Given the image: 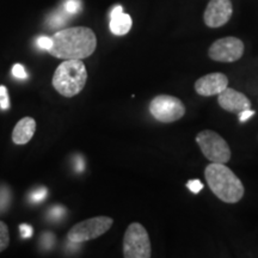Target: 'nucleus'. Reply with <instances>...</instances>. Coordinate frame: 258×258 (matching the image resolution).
I'll return each instance as SVG.
<instances>
[{"instance_id": "f257e3e1", "label": "nucleus", "mask_w": 258, "mask_h": 258, "mask_svg": "<svg viewBox=\"0 0 258 258\" xmlns=\"http://www.w3.org/2000/svg\"><path fill=\"white\" fill-rule=\"evenodd\" d=\"M49 53L57 59L83 60L89 57L97 47V38L91 29L76 27L57 31L51 37Z\"/></svg>"}, {"instance_id": "f03ea898", "label": "nucleus", "mask_w": 258, "mask_h": 258, "mask_svg": "<svg viewBox=\"0 0 258 258\" xmlns=\"http://www.w3.org/2000/svg\"><path fill=\"white\" fill-rule=\"evenodd\" d=\"M205 176L213 194L221 201L237 203L243 199L245 191L243 183L225 164H209L206 167Z\"/></svg>"}, {"instance_id": "7ed1b4c3", "label": "nucleus", "mask_w": 258, "mask_h": 258, "mask_svg": "<svg viewBox=\"0 0 258 258\" xmlns=\"http://www.w3.org/2000/svg\"><path fill=\"white\" fill-rule=\"evenodd\" d=\"M88 80V71L82 60H64L55 70L53 86L60 95L73 97L82 91Z\"/></svg>"}, {"instance_id": "20e7f679", "label": "nucleus", "mask_w": 258, "mask_h": 258, "mask_svg": "<svg viewBox=\"0 0 258 258\" xmlns=\"http://www.w3.org/2000/svg\"><path fill=\"white\" fill-rule=\"evenodd\" d=\"M151 241L146 228L139 222L128 226L123 238V256L125 258H150Z\"/></svg>"}, {"instance_id": "39448f33", "label": "nucleus", "mask_w": 258, "mask_h": 258, "mask_svg": "<svg viewBox=\"0 0 258 258\" xmlns=\"http://www.w3.org/2000/svg\"><path fill=\"white\" fill-rule=\"evenodd\" d=\"M196 143L203 156L212 163L226 164L231 159V150L225 139L213 131H202L196 137Z\"/></svg>"}, {"instance_id": "423d86ee", "label": "nucleus", "mask_w": 258, "mask_h": 258, "mask_svg": "<svg viewBox=\"0 0 258 258\" xmlns=\"http://www.w3.org/2000/svg\"><path fill=\"white\" fill-rule=\"evenodd\" d=\"M150 112L157 121L171 123L178 121L185 114V108L180 99L169 95L154 97L151 101Z\"/></svg>"}, {"instance_id": "0eeeda50", "label": "nucleus", "mask_w": 258, "mask_h": 258, "mask_svg": "<svg viewBox=\"0 0 258 258\" xmlns=\"http://www.w3.org/2000/svg\"><path fill=\"white\" fill-rule=\"evenodd\" d=\"M112 224H114L112 219L108 217L88 219V220L74 225L67 234V238L73 243H84V241L101 237L102 234L108 232V230H110Z\"/></svg>"}, {"instance_id": "6e6552de", "label": "nucleus", "mask_w": 258, "mask_h": 258, "mask_svg": "<svg viewBox=\"0 0 258 258\" xmlns=\"http://www.w3.org/2000/svg\"><path fill=\"white\" fill-rule=\"evenodd\" d=\"M244 54V43L237 37H224L215 41L208 50L212 60L218 62H234Z\"/></svg>"}, {"instance_id": "1a4fd4ad", "label": "nucleus", "mask_w": 258, "mask_h": 258, "mask_svg": "<svg viewBox=\"0 0 258 258\" xmlns=\"http://www.w3.org/2000/svg\"><path fill=\"white\" fill-rule=\"evenodd\" d=\"M233 14L231 0H211L206 9L203 19L209 28H220L230 21Z\"/></svg>"}, {"instance_id": "9d476101", "label": "nucleus", "mask_w": 258, "mask_h": 258, "mask_svg": "<svg viewBox=\"0 0 258 258\" xmlns=\"http://www.w3.org/2000/svg\"><path fill=\"white\" fill-rule=\"evenodd\" d=\"M228 86V79L222 73H211L196 80L195 90L199 95L209 97L219 95Z\"/></svg>"}, {"instance_id": "9b49d317", "label": "nucleus", "mask_w": 258, "mask_h": 258, "mask_svg": "<svg viewBox=\"0 0 258 258\" xmlns=\"http://www.w3.org/2000/svg\"><path fill=\"white\" fill-rule=\"evenodd\" d=\"M218 102L219 105H220L224 110L230 112H237V114L251 108L250 99L247 98L244 93L235 91L234 89H230L228 86L224 90V91L219 93Z\"/></svg>"}, {"instance_id": "f8f14e48", "label": "nucleus", "mask_w": 258, "mask_h": 258, "mask_svg": "<svg viewBox=\"0 0 258 258\" xmlns=\"http://www.w3.org/2000/svg\"><path fill=\"white\" fill-rule=\"evenodd\" d=\"M110 31L114 35L122 36L125 35L132 28V18L131 16L124 14L122 6L117 5L112 9L110 14Z\"/></svg>"}, {"instance_id": "ddd939ff", "label": "nucleus", "mask_w": 258, "mask_h": 258, "mask_svg": "<svg viewBox=\"0 0 258 258\" xmlns=\"http://www.w3.org/2000/svg\"><path fill=\"white\" fill-rule=\"evenodd\" d=\"M36 131V122L32 117H24L16 124L12 140L17 145H25L31 140Z\"/></svg>"}, {"instance_id": "4468645a", "label": "nucleus", "mask_w": 258, "mask_h": 258, "mask_svg": "<svg viewBox=\"0 0 258 258\" xmlns=\"http://www.w3.org/2000/svg\"><path fill=\"white\" fill-rule=\"evenodd\" d=\"M48 195V190L44 186H40V188L32 190V191L29 194V201L32 205H36V203H40L43 201L44 199L47 198Z\"/></svg>"}, {"instance_id": "2eb2a0df", "label": "nucleus", "mask_w": 258, "mask_h": 258, "mask_svg": "<svg viewBox=\"0 0 258 258\" xmlns=\"http://www.w3.org/2000/svg\"><path fill=\"white\" fill-rule=\"evenodd\" d=\"M67 19H69V14H67L66 11L57 12V14H54L49 18V25L51 28L62 27V25L67 22Z\"/></svg>"}, {"instance_id": "dca6fc26", "label": "nucleus", "mask_w": 258, "mask_h": 258, "mask_svg": "<svg viewBox=\"0 0 258 258\" xmlns=\"http://www.w3.org/2000/svg\"><path fill=\"white\" fill-rule=\"evenodd\" d=\"M10 244V234L8 225L0 221V252L4 251Z\"/></svg>"}, {"instance_id": "f3484780", "label": "nucleus", "mask_w": 258, "mask_h": 258, "mask_svg": "<svg viewBox=\"0 0 258 258\" xmlns=\"http://www.w3.org/2000/svg\"><path fill=\"white\" fill-rule=\"evenodd\" d=\"M11 201V192L8 186H0V211H5Z\"/></svg>"}, {"instance_id": "a211bd4d", "label": "nucleus", "mask_w": 258, "mask_h": 258, "mask_svg": "<svg viewBox=\"0 0 258 258\" xmlns=\"http://www.w3.org/2000/svg\"><path fill=\"white\" fill-rule=\"evenodd\" d=\"M63 10L69 15L78 14L80 10V2L79 0H67L63 5Z\"/></svg>"}, {"instance_id": "6ab92c4d", "label": "nucleus", "mask_w": 258, "mask_h": 258, "mask_svg": "<svg viewBox=\"0 0 258 258\" xmlns=\"http://www.w3.org/2000/svg\"><path fill=\"white\" fill-rule=\"evenodd\" d=\"M12 76H14L15 78L21 79V80L28 79L27 71H25L23 64H21V63H16L15 66L12 67Z\"/></svg>"}, {"instance_id": "aec40b11", "label": "nucleus", "mask_w": 258, "mask_h": 258, "mask_svg": "<svg viewBox=\"0 0 258 258\" xmlns=\"http://www.w3.org/2000/svg\"><path fill=\"white\" fill-rule=\"evenodd\" d=\"M64 214H66V209L61 207V206H55V207L51 208L49 213H48V217H49V219H51V220L56 221V220H60Z\"/></svg>"}, {"instance_id": "412c9836", "label": "nucleus", "mask_w": 258, "mask_h": 258, "mask_svg": "<svg viewBox=\"0 0 258 258\" xmlns=\"http://www.w3.org/2000/svg\"><path fill=\"white\" fill-rule=\"evenodd\" d=\"M10 108V99L8 96V90L5 86H0V109L8 110Z\"/></svg>"}, {"instance_id": "4be33fe9", "label": "nucleus", "mask_w": 258, "mask_h": 258, "mask_svg": "<svg viewBox=\"0 0 258 258\" xmlns=\"http://www.w3.org/2000/svg\"><path fill=\"white\" fill-rule=\"evenodd\" d=\"M51 44H53L51 37L41 36V37L37 38V47L42 50H49L51 48Z\"/></svg>"}, {"instance_id": "5701e85b", "label": "nucleus", "mask_w": 258, "mask_h": 258, "mask_svg": "<svg viewBox=\"0 0 258 258\" xmlns=\"http://www.w3.org/2000/svg\"><path fill=\"white\" fill-rule=\"evenodd\" d=\"M186 186L192 194H199L203 189V184L199 179H191L186 183Z\"/></svg>"}, {"instance_id": "b1692460", "label": "nucleus", "mask_w": 258, "mask_h": 258, "mask_svg": "<svg viewBox=\"0 0 258 258\" xmlns=\"http://www.w3.org/2000/svg\"><path fill=\"white\" fill-rule=\"evenodd\" d=\"M41 244L44 249H50L54 244V235L51 233H44L43 235H42Z\"/></svg>"}, {"instance_id": "393cba45", "label": "nucleus", "mask_w": 258, "mask_h": 258, "mask_svg": "<svg viewBox=\"0 0 258 258\" xmlns=\"http://www.w3.org/2000/svg\"><path fill=\"white\" fill-rule=\"evenodd\" d=\"M19 232H21V235L23 238H30L32 235V227L30 225L23 224L19 226Z\"/></svg>"}, {"instance_id": "a878e982", "label": "nucleus", "mask_w": 258, "mask_h": 258, "mask_svg": "<svg viewBox=\"0 0 258 258\" xmlns=\"http://www.w3.org/2000/svg\"><path fill=\"white\" fill-rule=\"evenodd\" d=\"M238 115H239V121L245 122V121L249 120L251 116L254 115V110H251V108H250V109H246V110L240 111Z\"/></svg>"}, {"instance_id": "bb28decb", "label": "nucleus", "mask_w": 258, "mask_h": 258, "mask_svg": "<svg viewBox=\"0 0 258 258\" xmlns=\"http://www.w3.org/2000/svg\"><path fill=\"white\" fill-rule=\"evenodd\" d=\"M74 167H76V170L78 171V172H82V171L85 169V163H84V159L82 157H77L76 160H74Z\"/></svg>"}]
</instances>
